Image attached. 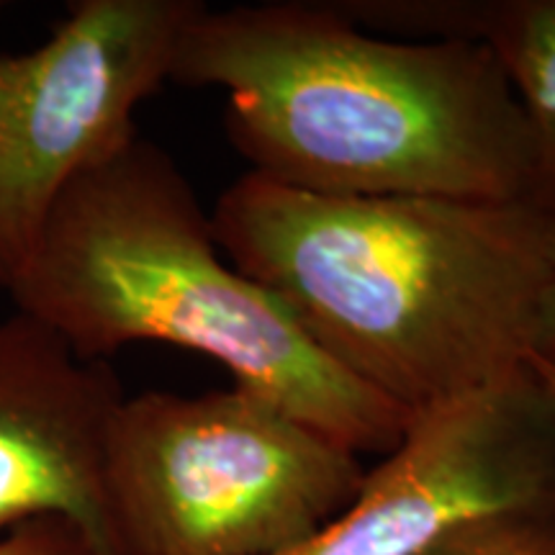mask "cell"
<instances>
[{
    "instance_id": "cell-1",
    "label": "cell",
    "mask_w": 555,
    "mask_h": 555,
    "mask_svg": "<svg viewBox=\"0 0 555 555\" xmlns=\"http://www.w3.org/2000/svg\"><path fill=\"white\" fill-rule=\"evenodd\" d=\"M211 227L332 363L412 416L530 363L551 268L532 206L319 196L247 170Z\"/></svg>"
},
{
    "instance_id": "cell-2",
    "label": "cell",
    "mask_w": 555,
    "mask_h": 555,
    "mask_svg": "<svg viewBox=\"0 0 555 555\" xmlns=\"http://www.w3.org/2000/svg\"><path fill=\"white\" fill-rule=\"evenodd\" d=\"M170 82L224 90L229 142L288 189L527 204L525 114L474 41L386 37L335 0L204 3Z\"/></svg>"
},
{
    "instance_id": "cell-3",
    "label": "cell",
    "mask_w": 555,
    "mask_h": 555,
    "mask_svg": "<svg viewBox=\"0 0 555 555\" xmlns=\"http://www.w3.org/2000/svg\"><path fill=\"white\" fill-rule=\"evenodd\" d=\"M90 363L165 343L206 356L358 457L388 455L412 414L347 376L278 298L221 253L198 193L144 134L82 170L11 291Z\"/></svg>"
},
{
    "instance_id": "cell-4",
    "label": "cell",
    "mask_w": 555,
    "mask_h": 555,
    "mask_svg": "<svg viewBox=\"0 0 555 555\" xmlns=\"http://www.w3.org/2000/svg\"><path fill=\"white\" fill-rule=\"evenodd\" d=\"M365 468L234 386L124 397L106 437V491L127 555H283L356 499Z\"/></svg>"
},
{
    "instance_id": "cell-5",
    "label": "cell",
    "mask_w": 555,
    "mask_h": 555,
    "mask_svg": "<svg viewBox=\"0 0 555 555\" xmlns=\"http://www.w3.org/2000/svg\"><path fill=\"white\" fill-rule=\"evenodd\" d=\"M201 0H78L44 44L0 54V288L29 268L62 191L137 134Z\"/></svg>"
},
{
    "instance_id": "cell-6",
    "label": "cell",
    "mask_w": 555,
    "mask_h": 555,
    "mask_svg": "<svg viewBox=\"0 0 555 555\" xmlns=\"http://www.w3.org/2000/svg\"><path fill=\"white\" fill-rule=\"evenodd\" d=\"M555 509V393L527 363L412 416L322 530L283 555H416L466 519Z\"/></svg>"
},
{
    "instance_id": "cell-7",
    "label": "cell",
    "mask_w": 555,
    "mask_h": 555,
    "mask_svg": "<svg viewBox=\"0 0 555 555\" xmlns=\"http://www.w3.org/2000/svg\"><path fill=\"white\" fill-rule=\"evenodd\" d=\"M121 401L108 363L78 358L24 311L0 322V538L62 517L93 555H127L106 491V437Z\"/></svg>"
},
{
    "instance_id": "cell-8",
    "label": "cell",
    "mask_w": 555,
    "mask_h": 555,
    "mask_svg": "<svg viewBox=\"0 0 555 555\" xmlns=\"http://www.w3.org/2000/svg\"><path fill=\"white\" fill-rule=\"evenodd\" d=\"M337 9L386 37L474 41L494 54L530 134L527 206L555 217V0H337Z\"/></svg>"
},
{
    "instance_id": "cell-9",
    "label": "cell",
    "mask_w": 555,
    "mask_h": 555,
    "mask_svg": "<svg viewBox=\"0 0 555 555\" xmlns=\"http://www.w3.org/2000/svg\"><path fill=\"white\" fill-rule=\"evenodd\" d=\"M416 555H555V509H515L466 519Z\"/></svg>"
},
{
    "instance_id": "cell-10",
    "label": "cell",
    "mask_w": 555,
    "mask_h": 555,
    "mask_svg": "<svg viewBox=\"0 0 555 555\" xmlns=\"http://www.w3.org/2000/svg\"><path fill=\"white\" fill-rule=\"evenodd\" d=\"M0 555H93L82 532L62 517H41L0 538Z\"/></svg>"
},
{
    "instance_id": "cell-11",
    "label": "cell",
    "mask_w": 555,
    "mask_h": 555,
    "mask_svg": "<svg viewBox=\"0 0 555 555\" xmlns=\"http://www.w3.org/2000/svg\"><path fill=\"white\" fill-rule=\"evenodd\" d=\"M532 358L555 365V217H551V268H547L545 291L540 298Z\"/></svg>"
},
{
    "instance_id": "cell-12",
    "label": "cell",
    "mask_w": 555,
    "mask_h": 555,
    "mask_svg": "<svg viewBox=\"0 0 555 555\" xmlns=\"http://www.w3.org/2000/svg\"><path fill=\"white\" fill-rule=\"evenodd\" d=\"M530 363L535 365V371L540 373V378H543L545 384H547V388H551V391L555 393V365L543 363V360H535V358H530Z\"/></svg>"
},
{
    "instance_id": "cell-13",
    "label": "cell",
    "mask_w": 555,
    "mask_h": 555,
    "mask_svg": "<svg viewBox=\"0 0 555 555\" xmlns=\"http://www.w3.org/2000/svg\"><path fill=\"white\" fill-rule=\"evenodd\" d=\"M5 11V3H3V0H0V13H3Z\"/></svg>"
}]
</instances>
